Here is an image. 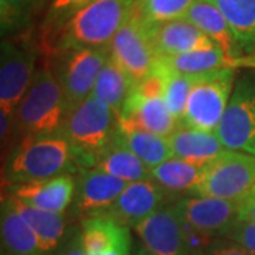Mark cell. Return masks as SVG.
<instances>
[{"instance_id": "6da1fadb", "label": "cell", "mask_w": 255, "mask_h": 255, "mask_svg": "<svg viewBox=\"0 0 255 255\" xmlns=\"http://www.w3.org/2000/svg\"><path fill=\"white\" fill-rule=\"evenodd\" d=\"M137 0H94L78 10L43 47L57 55L78 48L110 47L118 30L135 11Z\"/></svg>"}, {"instance_id": "7a4b0ae2", "label": "cell", "mask_w": 255, "mask_h": 255, "mask_svg": "<svg viewBox=\"0 0 255 255\" xmlns=\"http://www.w3.org/2000/svg\"><path fill=\"white\" fill-rule=\"evenodd\" d=\"M4 159L3 174L9 184L80 172L71 146L58 135L23 137Z\"/></svg>"}, {"instance_id": "3957f363", "label": "cell", "mask_w": 255, "mask_h": 255, "mask_svg": "<svg viewBox=\"0 0 255 255\" xmlns=\"http://www.w3.org/2000/svg\"><path fill=\"white\" fill-rule=\"evenodd\" d=\"M118 115L95 97L67 111L57 135L68 142L75 162L81 169H91L97 157L115 139Z\"/></svg>"}, {"instance_id": "277c9868", "label": "cell", "mask_w": 255, "mask_h": 255, "mask_svg": "<svg viewBox=\"0 0 255 255\" xmlns=\"http://www.w3.org/2000/svg\"><path fill=\"white\" fill-rule=\"evenodd\" d=\"M65 114L67 104L61 84L54 68L44 64L36 70L28 90L13 114L17 142L27 136L57 135Z\"/></svg>"}, {"instance_id": "5b68a950", "label": "cell", "mask_w": 255, "mask_h": 255, "mask_svg": "<svg viewBox=\"0 0 255 255\" xmlns=\"http://www.w3.org/2000/svg\"><path fill=\"white\" fill-rule=\"evenodd\" d=\"M255 186V156L226 149L206 163L190 196L241 200Z\"/></svg>"}, {"instance_id": "8992f818", "label": "cell", "mask_w": 255, "mask_h": 255, "mask_svg": "<svg viewBox=\"0 0 255 255\" xmlns=\"http://www.w3.org/2000/svg\"><path fill=\"white\" fill-rule=\"evenodd\" d=\"M236 85V70L221 68L200 74L193 87L180 125L216 132Z\"/></svg>"}, {"instance_id": "52a82bcc", "label": "cell", "mask_w": 255, "mask_h": 255, "mask_svg": "<svg viewBox=\"0 0 255 255\" xmlns=\"http://www.w3.org/2000/svg\"><path fill=\"white\" fill-rule=\"evenodd\" d=\"M226 149L255 156V75H241L214 132Z\"/></svg>"}, {"instance_id": "ba28073f", "label": "cell", "mask_w": 255, "mask_h": 255, "mask_svg": "<svg viewBox=\"0 0 255 255\" xmlns=\"http://www.w3.org/2000/svg\"><path fill=\"white\" fill-rule=\"evenodd\" d=\"M53 65L65 97L67 111L91 97L104 65L111 58L110 47L78 48L54 55Z\"/></svg>"}, {"instance_id": "9c48e42d", "label": "cell", "mask_w": 255, "mask_h": 255, "mask_svg": "<svg viewBox=\"0 0 255 255\" xmlns=\"http://www.w3.org/2000/svg\"><path fill=\"white\" fill-rule=\"evenodd\" d=\"M37 51L26 40H3L0 48V111L13 115L36 74Z\"/></svg>"}, {"instance_id": "30bf717a", "label": "cell", "mask_w": 255, "mask_h": 255, "mask_svg": "<svg viewBox=\"0 0 255 255\" xmlns=\"http://www.w3.org/2000/svg\"><path fill=\"white\" fill-rule=\"evenodd\" d=\"M111 58L135 81L139 82L153 71L157 54L152 46L143 21L136 10L119 28L110 44Z\"/></svg>"}, {"instance_id": "8fae6325", "label": "cell", "mask_w": 255, "mask_h": 255, "mask_svg": "<svg viewBox=\"0 0 255 255\" xmlns=\"http://www.w3.org/2000/svg\"><path fill=\"white\" fill-rule=\"evenodd\" d=\"M169 203L173 204L176 199L160 184L152 179L139 180L128 183L117 201L101 217H108L125 227L135 228L159 210L170 206Z\"/></svg>"}, {"instance_id": "7c38bea8", "label": "cell", "mask_w": 255, "mask_h": 255, "mask_svg": "<svg viewBox=\"0 0 255 255\" xmlns=\"http://www.w3.org/2000/svg\"><path fill=\"white\" fill-rule=\"evenodd\" d=\"M186 226L211 237H224L238 220V201L187 196L172 204Z\"/></svg>"}, {"instance_id": "4fadbf2b", "label": "cell", "mask_w": 255, "mask_h": 255, "mask_svg": "<svg viewBox=\"0 0 255 255\" xmlns=\"http://www.w3.org/2000/svg\"><path fill=\"white\" fill-rule=\"evenodd\" d=\"M133 230L147 255H199L191 248L172 204L159 210Z\"/></svg>"}, {"instance_id": "5bb4252c", "label": "cell", "mask_w": 255, "mask_h": 255, "mask_svg": "<svg viewBox=\"0 0 255 255\" xmlns=\"http://www.w3.org/2000/svg\"><path fill=\"white\" fill-rule=\"evenodd\" d=\"M127 186L128 182L100 169H81L75 177L73 213L85 219L102 216Z\"/></svg>"}, {"instance_id": "9a60e30c", "label": "cell", "mask_w": 255, "mask_h": 255, "mask_svg": "<svg viewBox=\"0 0 255 255\" xmlns=\"http://www.w3.org/2000/svg\"><path fill=\"white\" fill-rule=\"evenodd\" d=\"M145 27L157 57L217 48V44L207 34L183 17L159 24H145Z\"/></svg>"}, {"instance_id": "2e32d148", "label": "cell", "mask_w": 255, "mask_h": 255, "mask_svg": "<svg viewBox=\"0 0 255 255\" xmlns=\"http://www.w3.org/2000/svg\"><path fill=\"white\" fill-rule=\"evenodd\" d=\"M6 194L36 209L65 213L74 201L75 179L73 174H60L46 180L7 184Z\"/></svg>"}, {"instance_id": "e0dca14e", "label": "cell", "mask_w": 255, "mask_h": 255, "mask_svg": "<svg viewBox=\"0 0 255 255\" xmlns=\"http://www.w3.org/2000/svg\"><path fill=\"white\" fill-rule=\"evenodd\" d=\"M118 119H125L163 137H169L180 127V121L174 118L163 98H143L133 90L125 101Z\"/></svg>"}, {"instance_id": "ac0fdd59", "label": "cell", "mask_w": 255, "mask_h": 255, "mask_svg": "<svg viewBox=\"0 0 255 255\" xmlns=\"http://www.w3.org/2000/svg\"><path fill=\"white\" fill-rule=\"evenodd\" d=\"M6 196L10 199L16 211L21 216V219L33 230L41 250L47 255L51 254L61 246L64 240L68 237L70 231L73 230V227L70 226L68 216L65 213H53L36 209L9 194Z\"/></svg>"}, {"instance_id": "d6986e66", "label": "cell", "mask_w": 255, "mask_h": 255, "mask_svg": "<svg viewBox=\"0 0 255 255\" xmlns=\"http://www.w3.org/2000/svg\"><path fill=\"white\" fill-rule=\"evenodd\" d=\"M183 18L189 20L204 34H207L227 57H243V51L238 46L237 38L228 24L227 18L210 0H194Z\"/></svg>"}, {"instance_id": "ffe728a7", "label": "cell", "mask_w": 255, "mask_h": 255, "mask_svg": "<svg viewBox=\"0 0 255 255\" xmlns=\"http://www.w3.org/2000/svg\"><path fill=\"white\" fill-rule=\"evenodd\" d=\"M81 240L85 255H104L114 251L129 253V228L108 217L82 220Z\"/></svg>"}, {"instance_id": "44dd1931", "label": "cell", "mask_w": 255, "mask_h": 255, "mask_svg": "<svg viewBox=\"0 0 255 255\" xmlns=\"http://www.w3.org/2000/svg\"><path fill=\"white\" fill-rule=\"evenodd\" d=\"M0 236L1 255H47L41 250L33 230L21 219L7 196L1 199Z\"/></svg>"}, {"instance_id": "7402d4cb", "label": "cell", "mask_w": 255, "mask_h": 255, "mask_svg": "<svg viewBox=\"0 0 255 255\" xmlns=\"http://www.w3.org/2000/svg\"><path fill=\"white\" fill-rule=\"evenodd\" d=\"M167 139L173 157L199 163H209L226 150L214 132L183 125L177 128Z\"/></svg>"}, {"instance_id": "603a6c76", "label": "cell", "mask_w": 255, "mask_h": 255, "mask_svg": "<svg viewBox=\"0 0 255 255\" xmlns=\"http://www.w3.org/2000/svg\"><path fill=\"white\" fill-rule=\"evenodd\" d=\"M117 137L150 169L173 157L167 137L147 132L125 119H118Z\"/></svg>"}, {"instance_id": "cb8c5ba5", "label": "cell", "mask_w": 255, "mask_h": 255, "mask_svg": "<svg viewBox=\"0 0 255 255\" xmlns=\"http://www.w3.org/2000/svg\"><path fill=\"white\" fill-rule=\"evenodd\" d=\"M204 166L206 163L170 157L163 163L150 169V177L177 201L179 196H190L193 189L200 182Z\"/></svg>"}, {"instance_id": "d4e9b609", "label": "cell", "mask_w": 255, "mask_h": 255, "mask_svg": "<svg viewBox=\"0 0 255 255\" xmlns=\"http://www.w3.org/2000/svg\"><path fill=\"white\" fill-rule=\"evenodd\" d=\"M94 167L128 183L152 179L150 167H147L132 150L119 142L117 135L105 147V150L97 157Z\"/></svg>"}, {"instance_id": "484cf974", "label": "cell", "mask_w": 255, "mask_h": 255, "mask_svg": "<svg viewBox=\"0 0 255 255\" xmlns=\"http://www.w3.org/2000/svg\"><path fill=\"white\" fill-rule=\"evenodd\" d=\"M227 18L243 55H255V0H210Z\"/></svg>"}, {"instance_id": "4316f807", "label": "cell", "mask_w": 255, "mask_h": 255, "mask_svg": "<svg viewBox=\"0 0 255 255\" xmlns=\"http://www.w3.org/2000/svg\"><path fill=\"white\" fill-rule=\"evenodd\" d=\"M133 87L135 81L112 58H110L97 78L91 97H95L107 104L119 118L124 104Z\"/></svg>"}, {"instance_id": "83f0119b", "label": "cell", "mask_w": 255, "mask_h": 255, "mask_svg": "<svg viewBox=\"0 0 255 255\" xmlns=\"http://www.w3.org/2000/svg\"><path fill=\"white\" fill-rule=\"evenodd\" d=\"M233 60L234 58L227 57L219 47L211 50H199L186 54L157 58V61L169 71L191 75L206 74L221 68H233Z\"/></svg>"}, {"instance_id": "f1b7e54d", "label": "cell", "mask_w": 255, "mask_h": 255, "mask_svg": "<svg viewBox=\"0 0 255 255\" xmlns=\"http://www.w3.org/2000/svg\"><path fill=\"white\" fill-rule=\"evenodd\" d=\"M194 0H137V16L145 24H159L182 18Z\"/></svg>"}, {"instance_id": "f546056e", "label": "cell", "mask_w": 255, "mask_h": 255, "mask_svg": "<svg viewBox=\"0 0 255 255\" xmlns=\"http://www.w3.org/2000/svg\"><path fill=\"white\" fill-rule=\"evenodd\" d=\"M166 68V67H164ZM169 80L166 85L163 100L167 105V108L173 114L176 119L182 122L186 107L190 98V94L193 91V87L197 81L199 75H191V74H179L169 71Z\"/></svg>"}, {"instance_id": "4dcf8cb0", "label": "cell", "mask_w": 255, "mask_h": 255, "mask_svg": "<svg viewBox=\"0 0 255 255\" xmlns=\"http://www.w3.org/2000/svg\"><path fill=\"white\" fill-rule=\"evenodd\" d=\"M44 0H0L1 31H14L24 27L34 10Z\"/></svg>"}, {"instance_id": "1f68e13d", "label": "cell", "mask_w": 255, "mask_h": 255, "mask_svg": "<svg viewBox=\"0 0 255 255\" xmlns=\"http://www.w3.org/2000/svg\"><path fill=\"white\" fill-rule=\"evenodd\" d=\"M224 237L237 243L251 255H255V223L238 219Z\"/></svg>"}, {"instance_id": "d6a6232c", "label": "cell", "mask_w": 255, "mask_h": 255, "mask_svg": "<svg viewBox=\"0 0 255 255\" xmlns=\"http://www.w3.org/2000/svg\"><path fill=\"white\" fill-rule=\"evenodd\" d=\"M204 255H251L230 238L216 237L207 247Z\"/></svg>"}, {"instance_id": "836d02e7", "label": "cell", "mask_w": 255, "mask_h": 255, "mask_svg": "<svg viewBox=\"0 0 255 255\" xmlns=\"http://www.w3.org/2000/svg\"><path fill=\"white\" fill-rule=\"evenodd\" d=\"M48 255H85L81 240V227H75L70 231L68 237L55 251Z\"/></svg>"}, {"instance_id": "e575fe53", "label": "cell", "mask_w": 255, "mask_h": 255, "mask_svg": "<svg viewBox=\"0 0 255 255\" xmlns=\"http://www.w3.org/2000/svg\"><path fill=\"white\" fill-rule=\"evenodd\" d=\"M238 219L255 223V186L238 200Z\"/></svg>"}, {"instance_id": "d590c367", "label": "cell", "mask_w": 255, "mask_h": 255, "mask_svg": "<svg viewBox=\"0 0 255 255\" xmlns=\"http://www.w3.org/2000/svg\"><path fill=\"white\" fill-rule=\"evenodd\" d=\"M233 68H247L255 71V55H243L233 60Z\"/></svg>"}, {"instance_id": "8d00e7d4", "label": "cell", "mask_w": 255, "mask_h": 255, "mask_svg": "<svg viewBox=\"0 0 255 255\" xmlns=\"http://www.w3.org/2000/svg\"><path fill=\"white\" fill-rule=\"evenodd\" d=\"M136 255H147V254H146V251H145V250H142V251H139V253H137Z\"/></svg>"}]
</instances>
